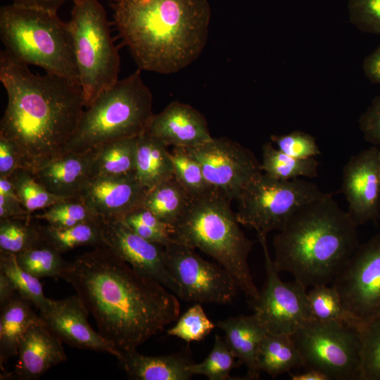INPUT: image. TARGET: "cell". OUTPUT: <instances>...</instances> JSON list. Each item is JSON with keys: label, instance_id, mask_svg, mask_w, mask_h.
Masks as SVG:
<instances>
[{"label": "cell", "instance_id": "cell-44", "mask_svg": "<svg viewBox=\"0 0 380 380\" xmlns=\"http://www.w3.org/2000/svg\"><path fill=\"white\" fill-rule=\"evenodd\" d=\"M19 167V157L15 146L0 136V177H9Z\"/></svg>", "mask_w": 380, "mask_h": 380}, {"label": "cell", "instance_id": "cell-39", "mask_svg": "<svg viewBox=\"0 0 380 380\" xmlns=\"http://www.w3.org/2000/svg\"><path fill=\"white\" fill-rule=\"evenodd\" d=\"M361 342V380H380V315L358 329Z\"/></svg>", "mask_w": 380, "mask_h": 380}, {"label": "cell", "instance_id": "cell-28", "mask_svg": "<svg viewBox=\"0 0 380 380\" xmlns=\"http://www.w3.org/2000/svg\"><path fill=\"white\" fill-rule=\"evenodd\" d=\"M191 198V196L174 176L148 189L142 206L170 228L186 209Z\"/></svg>", "mask_w": 380, "mask_h": 380}, {"label": "cell", "instance_id": "cell-33", "mask_svg": "<svg viewBox=\"0 0 380 380\" xmlns=\"http://www.w3.org/2000/svg\"><path fill=\"white\" fill-rule=\"evenodd\" d=\"M0 271L11 279L17 292L39 311L48 305L50 298L44 296L39 279L23 270L15 254L0 251Z\"/></svg>", "mask_w": 380, "mask_h": 380}, {"label": "cell", "instance_id": "cell-37", "mask_svg": "<svg viewBox=\"0 0 380 380\" xmlns=\"http://www.w3.org/2000/svg\"><path fill=\"white\" fill-rule=\"evenodd\" d=\"M175 178L191 196L213 188L207 181L199 163L184 147H173L170 153Z\"/></svg>", "mask_w": 380, "mask_h": 380}, {"label": "cell", "instance_id": "cell-2", "mask_svg": "<svg viewBox=\"0 0 380 380\" xmlns=\"http://www.w3.org/2000/svg\"><path fill=\"white\" fill-rule=\"evenodd\" d=\"M0 81L8 96L0 136L15 146L20 167L34 173L65 153L85 108L82 90L57 75L33 74L5 50Z\"/></svg>", "mask_w": 380, "mask_h": 380}, {"label": "cell", "instance_id": "cell-21", "mask_svg": "<svg viewBox=\"0 0 380 380\" xmlns=\"http://www.w3.org/2000/svg\"><path fill=\"white\" fill-rule=\"evenodd\" d=\"M94 153V148L84 152H65L34 172V176L51 194L80 199L91 178Z\"/></svg>", "mask_w": 380, "mask_h": 380}, {"label": "cell", "instance_id": "cell-27", "mask_svg": "<svg viewBox=\"0 0 380 380\" xmlns=\"http://www.w3.org/2000/svg\"><path fill=\"white\" fill-rule=\"evenodd\" d=\"M138 137L110 141L95 148L91 178L135 173Z\"/></svg>", "mask_w": 380, "mask_h": 380}, {"label": "cell", "instance_id": "cell-31", "mask_svg": "<svg viewBox=\"0 0 380 380\" xmlns=\"http://www.w3.org/2000/svg\"><path fill=\"white\" fill-rule=\"evenodd\" d=\"M16 194L25 210L30 214L46 209L65 199L49 192L35 179L29 170L19 167L9 177Z\"/></svg>", "mask_w": 380, "mask_h": 380}, {"label": "cell", "instance_id": "cell-25", "mask_svg": "<svg viewBox=\"0 0 380 380\" xmlns=\"http://www.w3.org/2000/svg\"><path fill=\"white\" fill-rule=\"evenodd\" d=\"M135 175L147 189L175 176L167 146L146 132L137 137Z\"/></svg>", "mask_w": 380, "mask_h": 380}, {"label": "cell", "instance_id": "cell-30", "mask_svg": "<svg viewBox=\"0 0 380 380\" xmlns=\"http://www.w3.org/2000/svg\"><path fill=\"white\" fill-rule=\"evenodd\" d=\"M261 170L265 175L280 180L314 178L318 175L319 163L315 158L300 159L290 156L267 142L262 146Z\"/></svg>", "mask_w": 380, "mask_h": 380}, {"label": "cell", "instance_id": "cell-26", "mask_svg": "<svg viewBox=\"0 0 380 380\" xmlns=\"http://www.w3.org/2000/svg\"><path fill=\"white\" fill-rule=\"evenodd\" d=\"M258 367L275 378L293 369L303 368V361L291 335L267 333L258 350Z\"/></svg>", "mask_w": 380, "mask_h": 380}, {"label": "cell", "instance_id": "cell-38", "mask_svg": "<svg viewBox=\"0 0 380 380\" xmlns=\"http://www.w3.org/2000/svg\"><path fill=\"white\" fill-rule=\"evenodd\" d=\"M236 357L224 338L215 335L213 348L200 363H193L190 370L193 375H203L210 380L231 379L230 372L236 367Z\"/></svg>", "mask_w": 380, "mask_h": 380}, {"label": "cell", "instance_id": "cell-43", "mask_svg": "<svg viewBox=\"0 0 380 380\" xmlns=\"http://www.w3.org/2000/svg\"><path fill=\"white\" fill-rule=\"evenodd\" d=\"M358 122L365 139L373 146L380 147V96L372 99Z\"/></svg>", "mask_w": 380, "mask_h": 380}, {"label": "cell", "instance_id": "cell-45", "mask_svg": "<svg viewBox=\"0 0 380 380\" xmlns=\"http://www.w3.org/2000/svg\"><path fill=\"white\" fill-rule=\"evenodd\" d=\"M31 215L25 210L19 199L0 194V219H31Z\"/></svg>", "mask_w": 380, "mask_h": 380}, {"label": "cell", "instance_id": "cell-24", "mask_svg": "<svg viewBox=\"0 0 380 380\" xmlns=\"http://www.w3.org/2000/svg\"><path fill=\"white\" fill-rule=\"evenodd\" d=\"M32 303L18 292L4 305L0 315V366L18 355V345L28 328L40 319Z\"/></svg>", "mask_w": 380, "mask_h": 380}, {"label": "cell", "instance_id": "cell-41", "mask_svg": "<svg viewBox=\"0 0 380 380\" xmlns=\"http://www.w3.org/2000/svg\"><path fill=\"white\" fill-rule=\"evenodd\" d=\"M271 141L284 153L300 159L315 158L321 154L316 139L304 132L296 130L281 135H272Z\"/></svg>", "mask_w": 380, "mask_h": 380}, {"label": "cell", "instance_id": "cell-48", "mask_svg": "<svg viewBox=\"0 0 380 380\" xmlns=\"http://www.w3.org/2000/svg\"><path fill=\"white\" fill-rule=\"evenodd\" d=\"M17 291L11 279L0 271V307L8 302Z\"/></svg>", "mask_w": 380, "mask_h": 380}, {"label": "cell", "instance_id": "cell-1", "mask_svg": "<svg viewBox=\"0 0 380 380\" xmlns=\"http://www.w3.org/2000/svg\"><path fill=\"white\" fill-rule=\"evenodd\" d=\"M59 277L75 289L118 357L137 350L179 317L175 293L106 246L77 256Z\"/></svg>", "mask_w": 380, "mask_h": 380}, {"label": "cell", "instance_id": "cell-18", "mask_svg": "<svg viewBox=\"0 0 380 380\" xmlns=\"http://www.w3.org/2000/svg\"><path fill=\"white\" fill-rule=\"evenodd\" d=\"M147 190L135 173L94 177L87 183L80 200L100 217L122 220L132 210L142 206Z\"/></svg>", "mask_w": 380, "mask_h": 380}, {"label": "cell", "instance_id": "cell-19", "mask_svg": "<svg viewBox=\"0 0 380 380\" xmlns=\"http://www.w3.org/2000/svg\"><path fill=\"white\" fill-rule=\"evenodd\" d=\"M62 343L40 318L28 328L20 340L14 370L11 373L3 372L1 379H39L51 367L66 361Z\"/></svg>", "mask_w": 380, "mask_h": 380}, {"label": "cell", "instance_id": "cell-4", "mask_svg": "<svg viewBox=\"0 0 380 380\" xmlns=\"http://www.w3.org/2000/svg\"><path fill=\"white\" fill-rule=\"evenodd\" d=\"M357 227L328 194L300 208L274 236V265L306 289L329 285L360 245Z\"/></svg>", "mask_w": 380, "mask_h": 380}, {"label": "cell", "instance_id": "cell-8", "mask_svg": "<svg viewBox=\"0 0 380 380\" xmlns=\"http://www.w3.org/2000/svg\"><path fill=\"white\" fill-rule=\"evenodd\" d=\"M69 22L85 108L118 80L120 58L100 0H75Z\"/></svg>", "mask_w": 380, "mask_h": 380}, {"label": "cell", "instance_id": "cell-6", "mask_svg": "<svg viewBox=\"0 0 380 380\" xmlns=\"http://www.w3.org/2000/svg\"><path fill=\"white\" fill-rule=\"evenodd\" d=\"M0 39L4 50L20 63L80 84L70 25L57 13L14 4L3 6Z\"/></svg>", "mask_w": 380, "mask_h": 380}, {"label": "cell", "instance_id": "cell-13", "mask_svg": "<svg viewBox=\"0 0 380 380\" xmlns=\"http://www.w3.org/2000/svg\"><path fill=\"white\" fill-rule=\"evenodd\" d=\"M331 285L358 329L380 315V232L360 243Z\"/></svg>", "mask_w": 380, "mask_h": 380}, {"label": "cell", "instance_id": "cell-14", "mask_svg": "<svg viewBox=\"0 0 380 380\" xmlns=\"http://www.w3.org/2000/svg\"><path fill=\"white\" fill-rule=\"evenodd\" d=\"M201 165L209 184L231 201L262 172L253 153L227 137L212 138L202 144L185 148Z\"/></svg>", "mask_w": 380, "mask_h": 380}, {"label": "cell", "instance_id": "cell-23", "mask_svg": "<svg viewBox=\"0 0 380 380\" xmlns=\"http://www.w3.org/2000/svg\"><path fill=\"white\" fill-rule=\"evenodd\" d=\"M216 326L224 332V339L230 350L247 368L251 379L260 378L258 355L260 345L267 334L254 315L231 317L217 322Z\"/></svg>", "mask_w": 380, "mask_h": 380}, {"label": "cell", "instance_id": "cell-22", "mask_svg": "<svg viewBox=\"0 0 380 380\" xmlns=\"http://www.w3.org/2000/svg\"><path fill=\"white\" fill-rule=\"evenodd\" d=\"M117 359L127 376L136 380H189L193 376L190 366L195 362L182 353L148 356L137 350L120 354Z\"/></svg>", "mask_w": 380, "mask_h": 380}, {"label": "cell", "instance_id": "cell-36", "mask_svg": "<svg viewBox=\"0 0 380 380\" xmlns=\"http://www.w3.org/2000/svg\"><path fill=\"white\" fill-rule=\"evenodd\" d=\"M34 217L46 221L48 224L56 228L96 221L100 217L84 201L74 198L59 201Z\"/></svg>", "mask_w": 380, "mask_h": 380}, {"label": "cell", "instance_id": "cell-42", "mask_svg": "<svg viewBox=\"0 0 380 380\" xmlns=\"http://www.w3.org/2000/svg\"><path fill=\"white\" fill-rule=\"evenodd\" d=\"M350 23L359 30L380 35V0H348Z\"/></svg>", "mask_w": 380, "mask_h": 380}, {"label": "cell", "instance_id": "cell-34", "mask_svg": "<svg viewBox=\"0 0 380 380\" xmlns=\"http://www.w3.org/2000/svg\"><path fill=\"white\" fill-rule=\"evenodd\" d=\"M15 256L19 265L38 279L59 277L68 262L59 252L43 241Z\"/></svg>", "mask_w": 380, "mask_h": 380}, {"label": "cell", "instance_id": "cell-10", "mask_svg": "<svg viewBox=\"0 0 380 380\" xmlns=\"http://www.w3.org/2000/svg\"><path fill=\"white\" fill-rule=\"evenodd\" d=\"M303 361L329 380H361L359 331L343 322L312 319L291 335Z\"/></svg>", "mask_w": 380, "mask_h": 380}, {"label": "cell", "instance_id": "cell-35", "mask_svg": "<svg viewBox=\"0 0 380 380\" xmlns=\"http://www.w3.org/2000/svg\"><path fill=\"white\" fill-rule=\"evenodd\" d=\"M42 242L31 219H0V251L18 254Z\"/></svg>", "mask_w": 380, "mask_h": 380}, {"label": "cell", "instance_id": "cell-15", "mask_svg": "<svg viewBox=\"0 0 380 380\" xmlns=\"http://www.w3.org/2000/svg\"><path fill=\"white\" fill-rule=\"evenodd\" d=\"M105 246L137 271L160 282L179 296V288L167 267L164 247L136 234L122 220L101 217Z\"/></svg>", "mask_w": 380, "mask_h": 380}, {"label": "cell", "instance_id": "cell-16", "mask_svg": "<svg viewBox=\"0 0 380 380\" xmlns=\"http://www.w3.org/2000/svg\"><path fill=\"white\" fill-rule=\"evenodd\" d=\"M379 151L374 146L365 149L343 167L341 191L348 213L357 226L376 222L380 217Z\"/></svg>", "mask_w": 380, "mask_h": 380}, {"label": "cell", "instance_id": "cell-9", "mask_svg": "<svg viewBox=\"0 0 380 380\" xmlns=\"http://www.w3.org/2000/svg\"><path fill=\"white\" fill-rule=\"evenodd\" d=\"M327 194L307 179L280 180L262 172L236 199V215L240 224L267 236L281 230L300 208Z\"/></svg>", "mask_w": 380, "mask_h": 380}, {"label": "cell", "instance_id": "cell-29", "mask_svg": "<svg viewBox=\"0 0 380 380\" xmlns=\"http://www.w3.org/2000/svg\"><path fill=\"white\" fill-rule=\"evenodd\" d=\"M100 219L65 228L39 225V230L42 241L61 254L81 246L102 247L105 244Z\"/></svg>", "mask_w": 380, "mask_h": 380}, {"label": "cell", "instance_id": "cell-40", "mask_svg": "<svg viewBox=\"0 0 380 380\" xmlns=\"http://www.w3.org/2000/svg\"><path fill=\"white\" fill-rule=\"evenodd\" d=\"M215 327L205 313L202 305L197 303L179 317L176 324L167 331V334L189 343L203 340Z\"/></svg>", "mask_w": 380, "mask_h": 380}, {"label": "cell", "instance_id": "cell-3", "mask_svg": "<svg viewBox=\"0 0 380 380\" xmlns=\"http://www.w3.org/2000/svg\"><path fill=\"white\" fill-rule=\"evenodd\" d=\"M112 8L113 24L139 70L179 72L207 44L208 0H116Z\"/></svg>", "mask_w": 380, "mask_h": 380}, {"label": "cell", "instance_id": "cell-20", "mask_svg": "<svg viewBox=\"0 0 380 380\" xmlns=\"http://www.w3.org/2000/svg\"><path fill=\"white\" fill-rule=\"evenodd\" d=\"M165 146L194 147L210 139L204 115L190 105L173 101L153 115L145 131Z\"/></svg>", "mask_w": 380, "mask_h": 380}, {"label": "cell", "instance_id": "cell-32", "mask_svg": "<svg viewBox=\"0 0 380 380\" xmlns=\"http://www.w3.org/2000/svg\"><path fill=\"white\" fill-rule=\"evenodd\" d=\"M308 300L314 319L343 322L358 329L357 323L346 311L338 292L332 285L311 287L308 292Z\"/></svg>", "mask_w": 380, "mask_h": 380}, {"label": "cell", "instance_id": "cell-51", "mask_svg": "<svg viewBox=\"0 0 380 380\" xmlns=\"http://www.w3.org/2000/svg\"><path fill=\"white\" fill-rule=\"evenodd\" d=\"M379 177H380V151H379Z\"/></svg>", "mask_w": 380, "mask_h": 380}, {"label": "cell", "instance_id": "cell-7", "mask_svg": "<svg viewBox=\"0 0 380 380\" xmlns=\"http://www.w3.org/2000/svg\"><path fill=\"white\" fill-rule=\"evenodd\" d=\"M152 106V94L139 69L101 91L84 110L65 152H84L139 136L154 115Z\"/></svg>", "mask_w": 380, "mask_h": 380}, {"label": "cell", "instance_id": "cell-17", "mask_svg": "<svg viewBox=\"0 0 380 380\" xmlns=\"http://www.w3.org/2000/svg\"><path fill=\"white\" fill-rule=\"evenodd\" d=\"M89 314L76 294L62 300L49 299L39 315L62 342L80 349L108 353L117 357L116 351L89 324Z\"/></svg>", "mask_w": 380, "mask_h": 380}, {"label": "cell", "instance_id": "cell-12", "mask_svg": "<svg viewBox=\"0 0 380 380\" xmlns=\"http://www.w3.org/2000/svg\"><path fill=\"white\" fill-rule=\"evenodd\" d=\"M265 259L266 279L257 299L251 303L253 315L267 333L291 335L314 319L310 310L308 291L299 281L284 282L279 276L269 253L266 235L257 234Z\"/></svg>", "mask_w": 380, "mask_h": 380}, {"label": "cell", "instance_id": "cell-47", "mask_svg": "<svg viewBox=\"0 0 380 380\" xmlns=\"http://www.w3.org/2000/svg\"><path fill=\"white\" fill-rule=\"evenodd\" d=\"M12 4L57 13L61 6L70 0H11ZM72 1L75 0H72Z\"/></svg>", "mask_w": 380, "mask_h": 380}, {"label": "cell", "instance_id": "cell-11", "mask_svg": "<svg viewBox=\"0 0 380 380\" xmlns=\"http://www.w3.org/2000/svg\"><path fill=\"white\" fill-rule=\"evenodd\" d=\"M169 272L179 299L198 303H230L238 292L232 275L222 265L205 260L194 249L171 242L164 247Z\"/></svg>", "mask_w": 380, "mask_h": 380}, {"label": "cell", "instance_id": "cell-49", "mask_svg": "<svg viewBox=\"0 0 380 380\" xmlns=\"http://www.w3.org/2000/svg\"><path fill=\"white\" fill-rule=\"evenodd\" d=\"M290 376L292 380H329L327 375L314 369H305L303 372L298 374L290 372Z\"/></svg>", "mask_w": 380, "mask_h": 380}, {"label": "cell", "instance_id": "cell-5", "mask_svg": "<svg viewBox=\"0 0 380 380\" xmlns=\"http://www.w3.org/2000/svg\"><path fill=\"white\" fill-rule=\"evenodd\" d=\"M231 200L213 187L191 196L187 207L170 227L172 241L208 254L234 277L251 303L259 295L248 263L253 242L240 227Z\"/></svg>", "mask_w": 380, "mask_h": 380}, {"label": "cell", "instance_id": "cell-50", "mask_svg": "<svg viewBox=\"0 0 380 380\" xmlns=\"http://www.w3.org/2000/svg\"><path fill=\"white\" fill-rule=\"evenodd\" d=\"M0 194L19 199L9 177H0Z\"/></svg>", "mask_w": 380, "mask_h": 380}, {"label": "cell", "instance_id": "cell-46", "mask_svg": "<svg viewBox=\"0 0 380 380\" xmlns=\"http://www.w3.org/2000/svg\"><path fill=\"white\" fill-rule=\"evenodd\" d=\"M362 68L369 80L380 85V45L364 59Z\"/></svg>", "mask_w": 380, "mask_h": 380}]
</instances>
